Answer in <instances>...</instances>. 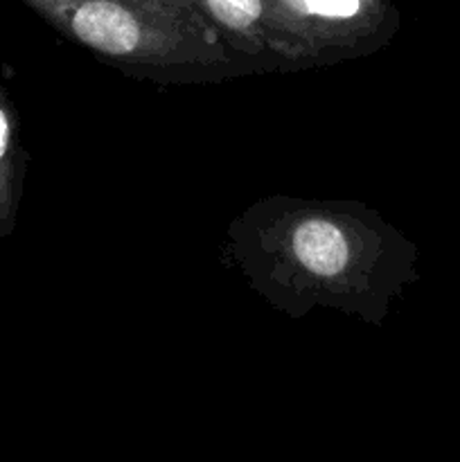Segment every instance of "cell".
<instances>
[{"instance_id": "277c9868", "label": "cell", "mask_w": 460, "mask_h": 462, "mask_svg": "<svg viewBox=\"0 0 460 462\" xmlns=\"http://www.w3.org/2000/svg\"><path fill=\"white\" fill-rule=\"evenodd\" d=\"M212 18L251 45H264L269 30L264 0H201Z\"/></svg>"}, {"instance_id": "6da1fadb", "label": "cell", "mask_w": 460, "mask_h": 462, "mask_svg": "<svg viewBox=\"0 0 460 462\" xmlns=\"http://www.w3.org/2000/svg\"><path fill=\"white\" fill-rule=\"evenodd\" d=\"M253 264L302 300L365 311L383 289V235L356 212L327 206L278 210L251 226Z\"/></svg>"}, {"instance_id": "7a4b0ae2", "label": "cell", "mask_w": 460, "mask_h": 462, "mask_svg": "<svg viewBox=\"0 0 460 462\" xmlns=\"http://www.w3.org/2000/svg\"><path fill=\"white\" fill-rule=\"evenodd\" d=\"M84 48L131 66H216L225 52L194 14L143 0H25Z\"/></svg>"}, {"instance_id": "8992f818", "label": "cell", "mask_w": 460, "mask_h": 462, "mask_svg": "<svg viewBox=\"0 0 460 462\" xmlns=\"http://www.w3.org/2000/svg\"><path fill=\"white\" fill-rule=\"evenodd\" d=\"M143 3L156 5V7L176 9V12H183V14H194L192 12V0H143Z\"/></svg>"}, {"instance_id": "3957f363", "label": "cell", "mask_w": 460, "mask_h": 462, "mask_svg": "<svg viewBox=\"0 0 460 462\" xmlns=\"http://www.w3.org/2000/svg\"><path fill=\"white\" fill-rule=\"evenodd\" d=\"M23 176L25 152L21 147L18 116L7 90L0 84V237H9L16 228Z\"/></svg>"}, {"instance_id": "5b68a950", "label": "cell", "mask_w": 460, "mask_h": 462, "mask_svg": "<svg viewBox=\"0 0 460 462\" xmlns=\"http://www.w3.org/2000/svg\"><path fill=\"white\" fill-rule=\"evenodd\" d=\"M359 0H307L311 12L325 14V16H345L356 9Z\"/></svg>"}]
</instances>
